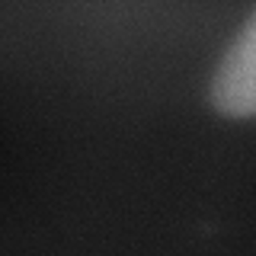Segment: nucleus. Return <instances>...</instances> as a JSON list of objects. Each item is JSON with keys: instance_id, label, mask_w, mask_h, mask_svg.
Wrapping results in <instances>:
<instances>
[{"instance_id": "obj_1", "label": "nucleus", "mask_w": 256, "mask_h": 256, "mask_svg": "<svg viewBox=\"0 0 256 256\" xmlns=\"http://www.w3.org/2000/svg\"><path fill=\"white\" fill-rule=\"evenodd\" d=\"M208 96L221 116L256 118V10L218 61Z\"/></svg>"}]
</instances>
